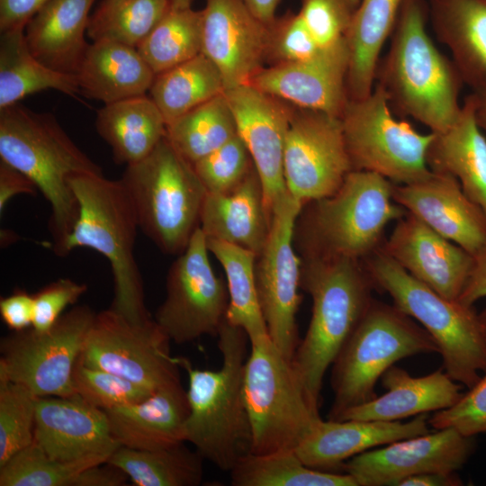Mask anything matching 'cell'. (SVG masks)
I'll use <instances>...</instances> for the list:
<instances>
[{
    "label": "cell",
    "instance_id": "1",
    "mask_svg": "<svg viewBox=\"0 0 486 486\" xmlns=\"http://www.w3.org/2000/svg\"><path fill=\"white\" fill-rule=\"evenodd\" d=\"M428 20V2L403 0L374 84L386 93L394 114L410 117L438 133L447 130L460 112L464 81L453 60L430 38Z\"/></svg>",
    "mask_w": 486,
    "mask_h": 486
},
{
    "label": "cell",
    "instance_id": "2",
    "mask_svg": "<svg viewBox=\"0 0 486 486\" xmlns=\"http://www.w3.org/2000/svg\"><path fill=\"white\" fill-rule=\"evenodd\" d=\"M301 288L311 317L292 364L311 405L319 409L323 380L374 300L376 286L363 261L301 257Z\"/></svg>",
    "mask_w": 486,
    "mask_h": 486
},
{
    "label": "cell",
    "instance_id": "3",
    "mask_svg": "<svg viewBox=\"0 0 486 486\" xmlns=\"http://www.w3.org/2000/svg\"><path fill=\"white\" fill-rule=\"evenodd\" d=\"M222 364L218 370L194 368L177 357L188 376L189 414L184 441L223 471H231L251 453L252 432L243 395V375L249 338L227 320L218 333Z\"/></svg>",
    "mask_w": 486,
    "mask_h": 486
},
{
    "label": "cell",
    "instance_id": "4",
    "mask_svg": "<svg viewBox=\"0 0 486 486\" xmlns=\"http://www.w3.org/2000/svg\"><path fill=\"white\" fill-rule=\"evenodd\" d=\"M0 159L27 176L50 203L49 229L57 255L78 216L71 177L102 175V168L75 144L52 113L19 103L0 109Z\"/></svg>",
    "mask_w": 486,
    "mask_h": 486
},
{
    "label": "cell",
    "instance_id": "5",
    "mask_svg": "<svg viewBox=\"0 0 486 486\" xmlns=\"http://www.w3.org/2000/svg\"><path fill=\"white\" fill-rule=\"evenodd\" d=\"M393 187L381 175L352 170L333 194L305 203L293 232L299 256L363 261L379 249L386 226L408 212Z\"/></svg>",
    "mask_w": 486,
    "mask_h": 486
},
{
    "label": "cell",
    "instance_id": "6",
    "mask_svg": "<svg viewBox=\"0 0 486 486\" xmlns=\"http://www.w3.org/2000/svg\"><path fill=\"white\" fill-rule=\"evenodd\" d=\"M79 211L76 223L57 256L89 248L109 261L114 284L111 308L133 322L150 319L144 302L143 281L134 255L140 229L131 201L119 180L82 174L70 179Z\"/></svg>",
    "mask_w": 486,
    "mask_h": 486
},
{
    "label": "cell",
    "instance_id": "7",
    "mask_svg": "<svg viewBox=\"0 0 486 486\" xmlns=\"http://www.w3.org/2000/svg\"><path fill=\"white\" fill-rule=\"evenodd\" d=\"M376 289L421 325L436 342L444 370L472 387L486 372V338L472 306L449 300L404 270L381 248L363 260Z\"/></svg>",
    "mask_w": 486,
    "mask_h": 486
},
{
    "label": "cell",
    "instance_id": "8",
    "mask_svg": "<svg viewBox=\"0 0 486 486\" xmlns=\"http://www.w3.org/2000/svg\"><path fill=\"white\" fill-rule=\"evenodd\" d=\"M438 353L428 332L411 317L374 299L331 365L333 402L328 419L377 396L375 385L398 361Z\"/></svg>",
    "mask_w": 486,
    "mask_h": 486
},
{
    "label": "cell",
    "instance_id": "9",
    "mask_svg": "<svg viewBox=\"0 0 486 486\" xmlns=\"http://www.w3.org/2000/svg\"><path fill=\"white\" fill-rule=\"evenodd\" d=\"M140 229L165 254L179 255L200 228L207 191L191 163L165 137L120 179Z\"/></svg>",
    "mask_w": 486,
    "mask_h": 486
},
{
    "label": "cell",
    "instance_id": "10",
    "mask_svg": "<svg viewBox=\"0 0 486 486\" xmlns=\"http://www.w3.org/2000/svg\"><path fill=\"white\" fill-rule=\"evenodd\" d=\"M243 395L254 454L295 450L321 418L292 367L269 336L249 342Z\"/></svg>",
    "mask_w": 486,
    "mask_h": 486
},
{
    "label": "cell",
    "instance_id": "11",
    "mask_svg": "<svg viewBox=\"0 0 486 486\" xmlns=\"http://www.w3.org/2000/svg\"><path fill=\"white\" fill-rule=\"evenodd\" d=\"M352 170L382 176L408 184L429 176L427 153L434 133H421L397 120L386 93L374 84L371 94L349 99L340 117Z\"/></svg>",
    "mask_w": 486,
    "mask_h": 486
},
{
    "label": "cell",
    "instance_id": "12",
    "mask_svg": "<svg viewBox=\"0 0 486 486\" xmlns=\"http://www.w3.org/2000/svg\"><path fill=\"white\" fill-rule=\"evenodd\" d=\"M94 316L90 307L76 306L46 331L29 328L2 338L0 378L37 397L75 395L73 371Z\"/></svg>",
    "mask_w": 486,
    "mask_h": 486
},
{
    "label": "cell",
    "instance_id": "13",
    "mask_svg": "<svg viewBox=\"0 0 486 486\" xmlns=\"http://www.w3.org/2000/svg\"><path fill=\"white\" fill-rule=\"evenodd\" d=\"M302 206L288 191L278 199L268 238L255 264L256 288L268 336L290 362L300 342L296 314L302 300V258L293 232Z\"/></svg>",
    "mask_w": 486,
    "mask_h": 486
},
{
    "label": "cell",
    "instance_id": "14",
    "mask_svg": "<svg viewBox=\"0 0 486 486\" xmlns=\"http://www.w3.org/2000/svg\"><path fill=\"white\" fill-rule=\"evenodd\" d=\"M209 253L199 228L168 269L166 298L154 320L176 344L217 337L226 320L228 287L212 269Z\"/></svg>",
    "mask_w": 486,
    "mask_h": 486
},
{
    "label": "cell",
    "instance_id": "15",
    "mask_svg": "<svg viewBox=\"0 0 486 486\" xmlns=\"http://www.w3.org/2000/svg\"><path fill=\"white\" fill-rule=\"evenodd\" d=\"M170 342L155 320L133 322L109 308L95 314L77 360L156 391L180 379Z\"/></svg>",
    "mask_w": 486,
    "mask_h": 486
},
{
    "label": "cell",
    "instance_id": "16",
    "mask_svg": "<svg viewBox=\"0 0 486 486\" xmlns=\"http://www.w3.org/2000/svg\"><path fill=\"white\" fill-rule=\"evenodd\" d=\"M352 171L341 119L295 107L285 137L284 177L303 205L333 194Z\"/></svg>",
    "mask_w": 486,
    "mask_h": 486
},
{
    "label": "cell",
    "instance_id": "17",
    "mask_svg": "<svg viewBox=\"0 0 486 486\" xmlns=\"http://www.w3.org/2000/svg\"><path fill=\"white\" fill-rule=\"evenodd\" d=\"M474 436L455 428L429 431L359 454L341 468L358 486H398L424 472H456L474 450Z\"/></svg>",
    "mask_w": 486,
    "mask_h": 486
},
{
    "label": "cell",
    "instance_id": "18",
    "mask_svg": "<svg viewBox=\"0 0 486 486\" xmlns=\"http://www.w3.org/2000/svg\"><path fill=\"white\" fill-rule=\"evenodd\" d=\"M235 118L237 133L245 143L260 177L266 209L286 192L284 149L293 112L287 103L249 84L224 91Z\"/></svg>",
    "mask_w": 486,
    "mask_h": 486
},
{
    "label": "cell",
    "instance_id": "19",
    "mask_svg": "<svg viewBox=\"0 0 486 486\" xmlns=\"http://www.w3.org/2000/svg\"><path fill=\"white\" fill-rule=\"evenodd\" d=\"M349 60L348 45L343 38L322 47L309 59L263 67L248 84L294 107L340 118L349 100Z\"/></svg>",
    "mask_w": 486,
    "mask_h": 486
},
{
    "label": "cell",
    "instance_id": "20",
    "mask_svg": "<svg viewBox=\"0 0 486 486\" xmlns=\"http://www.w3.org/2000/svg\"><path fill=\"white\" fill-rule=\"evenodd\" d=\"M34 442L59 462L106 463L121 446L104 410L79 395L37 397Z\"/></svg>",
    "mask_w": 486,
    "mask_h": 486
},
{
    "label": "cell",
    "instance_id": "21",
    "mask_svg": "<svg viewBox=\"0 0 486 486\" xmlns=\"http://www.w3.org/2000/svg\"><path fill=\"white\" fill-rule=\"evenodd\" d=\"M202 53L220 70L225 90L248 84L266 61L268 25L243 0H205Z\"/></svg>",
    "mask_w": 486,
    "mask_h": 486
},
{
    "label": "cell",
    "instance_id": "22",
    "mask_svg": "<svg viewBox=\"0 0 486 486\" xmlns=\"http://www.w3.org/2000/svg\"><path fill=\"white\" fill-rule=\"evenodd\" d=\"M381 249L449 300H458L474 265V256L410 212L396 221Z\"/></svg>",
    "mask_w": 486,
    "mask_h": 486
},
{
    "label": "cell",
    "instance_id": "23",
    "mask_svg": "<svg viewBox=\"0 0 486 486\" xmlns=\"http://www.w3.org/2000/svg\"><path fill=\"white\" fill-rule=\"evenodd\" d=\"M393 200L444 238L476 256L486 248V213L446 173L395 184Z\"/></svg>",
    "mask_w": 486,
    "mask_h": 486
},
{
    "label": "cell",
    "instance_id": "24",
    "mask_svg": "<svg viewBox=\"0 0 486 486\" xmlns=\"http://www.w3.org/2000/svg\"><path fill=\"white\" fill-rule=\"evenodd\" d=\"M428 419V413L408 422L320 418L295 452L309 467L342 472V465L359 454L429 432Z\"/></svg>",
    "mask_w": 486,
    "mask_h": 486
},
{
    "label": "cell",
    "instance_id": "25",
    "mask_svg": "<svg viewBox=\"0 0 486 486\" xmlns=\"http://www.w3.org/2000/svg\"><path fill=\"white\" fill-rule=\"evenodd\" d=\"M189 410L187 392L179 379L141 401L104 411L112 435L121 446L152 450L185 442Z\"/></svg>",
    "mask_w": 486,
    "mask_h": 486
},
{
    "label": "cell",
    "instance_id": "26",
    "mask_svg": "<svg viewBox=\"0 0 486 486\" xmlns=\"http://www.w3.org/2000/svg\"><path fill=\"white\" fill-rule=\"evenodd\" d=\"M381 381L385 393L346 410L338 420L399 421L450 408L463 395L460 383L442 369L414 377L392 365Z\"/></svg>",
    "mask_w": 486,
    "mask_h": 486
},
{
    "label": "cell",
    "instance_id": "27",
    "mask_svg": "<svg viewBox=\"0 0 486 486\" xmlns=\"http://www.w3.org/2000/svg\"><path fill=\"white\" fill-rule=\"evenodd\" d=\"M271 220L262 183L254 166L243 182L232 191L207 193L201 212L200 229L207 239L238 246L257 256L268 238Z\"/></svg>",
    "mask_w": 486,
    "mask_h": 486
},
{
    "label": "cell",
    "instance_id": "28",
    "mask_svg": "<svg viewBox=\"0 0 486 486\" xmlns=\"http://www.w3.org/2000/svg\"><path fill=\"white\" fill-rule=\"evenodd\" d=\"M434 133L427 153L431 171L457 179L464 193L486 213V135L475 119L472 93L445 131Z\"/></svg>",
    "mask_w": 486,
    "mask_h": 486
},
{
    "label": "cell",
    "instance_id": "29",
    "mask_svg": "<svg viewBox=\"0 0 486 486\" xmlns=\"http://www.w3.org/2000/svg\"><path fill=\"white\" fill-rule=\"evenodd\" d=\"M428 18L464 84L486 90V0H429Z\"/></svg>",
    "mask_w": 486,
    "mask_h": 486
},
{
    "label": "cell",
    "instance_id": "30",
    "mask_svg": "<svg viewBox=\"0 0 486 486\" xmlns=\"http://www.w3.org/2000/svg\"><path fill=\"white\" fill-rule=\"evenodd\" d=\"M76 76L80 94L104 104L146 94L156 76L137 48L108 40L88 44Z\"/></svg>",
    "mask_w": 486,
    "mask_h": 486
},
{
    "label": "cell",
    "instance_id": "31",
    "mask_svg": "<svg viewBox=\"0 0 486 486\" xmlns=\"http://www.w3.org/2000/svg\"><path fill=\"white\" fill-rule=\"evenodd\" d=\"M94 1L49 0L24 29L32 53L50 68L76 75L88 47L85 34Z\"/></svg>",
    "mask_w": 486,
    "mask_h": 486
},
{
    "label": "cell",
    "instance_id": "32",
    "mask_svg": "<svg viewBox=\"0 0 486 486\" xmlns=\"http://www.w3.org/2000/svg\"><path fill=\"white\" fill-rule=\"evenodd\" d=\"M95 128L119 165H131L150 154L166 137V123L146 94L104 104L96 112Z\"/></svg>",
    "mask_w": 486,
    "mask_h": 486
},
{
    "label": "cell",
    "instance_id": "33",
    "mask_svg": "<svg viewBox=\"0 0 486 486\" xmlns=\"http://www.w3.org/2000/svg\"><path fill=\"white\" fill-rule=\"evenodd\" d=\"M403 0H361L346 35L350 60L346 78L349 99H361L374 87L381 51L395 26Z\"/></svg>",
    "mask_w": 486,
    "mask_h": 486
},
{
    "label": "cell",
    "instance_id": "34",
    "mask_svg": "<svg viewBox=\"0 0 486 486\" xmlns=\"http://www.w3.org/2000/svg\"><path fill=\"white\" fill-rule=\"evenodd\" d=\"M53 89L77 99L80 89L75 74L50 68L31 51L24 29L0 36V109L19 103L29 94Z\"/></svg>",
    "mask_w": 486,
    "mask_h": 486
},
{
    "label": "cell",
    "instance_id": "35",
    "mask_svg": "<svg viewBox=\"0 0 486 486\" xmlns=\"http://www.w3.org/2000/svg\"><path fill=\"white\" fill-rule=\"evenodd\" d=\"M224 91L220 70L203 53L156 75L149 89L166 125Z\"/></svg>",
    "mask_w": 486,
    "mask_h": 486
},
{
    "label": "cell",
    "instance_id": "36",
    "mask_svg": "<svg viewBox=\"0 0 486 486\" xmlns=\"http://www.w3.org/2000/svg\"><path fill=\"white\" fill-rule=\"evenodd\" d=\"M184 443L152 450L121 446L106 462L122 470L136 486H197L204 458Z\"/></svg>",
    "mask_w": 486,
    "mask_h": 486
},
{
    "label": "cell",
    "instance_id": "37",
    "mask_svg": "<svg viewBox=\"0 0 486 486\" xmlns=\"http://www.w3.org/2000/svg\"><path fill=\"white\" fill-rule=\"evenodd\" d=\"M206 244L222 266L229 293L226 320L239 327L249 342L267 336L255 281L256 254L227 242L207 239Z\"/></svg>",
    "mask_w": 486,
    "mask_h": 486
},
{
    "label": "cell",
    "instance_id": "38",
    "mask_svg": "<svg viewBox=\"0 0 486 486\" xmlns=\"http://www.w3.org/2000/svg\"><path fill=\"white\" fill-rule=\"evenodd\" d=\"M234 486H358L346 472L309 467L295 450L249 453L230 471Z\"/></svg>",
    "mask_w": 486,
    "mask_h": 486
},
{
    "label": "cell",
    "instance_id": "39",
    "mask_svg": "<svg viewBox=\"0 0 486 486\" xmlns=\"http://www.w3.org/2000/svg\"><path fill=\"white\" fill-rule=\"evenodd\" d=\"M237 134L235 118L223 93L168 123L166 138L193 165Z\"/></svg>",
    "mask_w": 486,
    "mask_h": 486
},
{
    "label": "cell",
    "instance_id": "40",
    "mask_svg": "<svg viewBox=\"0 0 486 486\" xmlns=\"http://www.w3.org/2000/svg\"><path fill=\"white\" fill-rule=\"evenodd\" d=\"M202 10L171 9L137 50L155 75L202 53Z\"/></svg>",
    "mask_w": 486,
    "mask_h": 486
},
{
    "label": "cell",
    "instance_id": "41",
    "mask_svg": "<svg viewBox=\"0 0 486 486\" xmlns=\"http://www.w3.org/2000/svg\"><path fill=\"white\" fill-rule=\"evenodd\" d=\"M172 9L171 0H102L90 15L87 35L134 48Z\"/></svg>",
    "mask_w": 486,
    "mask_h": 486
},
{
    "label": "cell",
    "instance_id": "42",
    "mask_svg": "<svg viewBox=\"0 0 486 486\" xmlns=\"http://www.w3.org/2000/svg\"><path fill=\"white\" fill-rule=\"evenodd\" d=\"M97 464L56 461L33 441L0 465V486H72L83 470Z\"/></svg>",
    "mask_w": 486,
    "mask_h": 486
},
{
    "label": "cell",
    "instance_id": "43",
    "mask_svg": "<svg viewBox=\"0 0 486 486\" xmlns=\"http://www.w3.org/2000/svg\"><path fill=\"white\" fill-rule=\"evenodd\" d=\"M37 396L0 378V465L34 441Z\"/></svg>",
    "mask_w": 486,
    "mask_h": 486
},
{
    "label": "cell",
    "instance_id": "44",
    "mask_svg": "<svg viewBox=\"0 0 486 486\" xmlns=\"http://www.w3.org/2000/svg\"><path fill=\"white\" fill-rule=\"evenodd\" d=\"M72 381L76 394L104 410L141 401L155 392L116 374L86 366L78 360Z\"/></svg>",
    "mask_w": 486,
    "mask_h": 486
},
{
    "label": "cell",
    "instance_id": "45",
    "mask_svg": "<svg viewBox=\"0 0 486 486\" xmlns=\"http://www.w3.org/2000/svg\"><path fill=\"white\" fill-rule=\"evenodd\" d=\"M193 166L207 193L223 194L239 185L254 167V163L237 134Z\"/></svg>",
    "mask_w": 486,
    "mask_h": 486
},
{
    "label": "cell",
    "instance_id": "46",
    "mask_svg": "<svg viewBox=\"0 0 486 486\" xmlns=\"http://www.w3.org/2000/svg\"><path fill=\"white\" fill-rule=\"evenodd\" d=\"M321 48L298 13L276 17L268 25L266 61L270 66L309 59Z\"/></svg>",
    "mask_w": 486,
    "mask_h": 486
},
{
    "label": "cell",
    "instance_id": "47",
    "mask_svg": "<svg viewBox=\"0 0 486 486\" xmlns=\"http://www.w3.org/2000/svg\"><path fill=\"white\" fill-rule=\"evenodd\" d=\"M361 0H301V15L321 47L346 37Z\"/></svg>",
    "mask_w": 486,
    "mask_h": 486
},
{
    "label": "cell",
    "instance_id": "48",
    "mask_svg": "<svg viewBox=\"0 0 486 486\" xmlns=\"http://www.w3.org/2000/svg\"><path fill=\"white\" fill-rule=\"evenodd\" d=\"M428 421L433 429L453 428L468 436L486 433V372L454 405L434 412Z\"/></svg>",
    "mask_w": 486,
    "mask_h": 486
},
{
    "label": "cell",
    "instance_id": "49",
    "mask_svg": "<svg viewBox=\"0 0 486 486\" xmlns=\"http://www.w3.org/2000/svg\"><path fill=\"white\" fill-rule=\"evenodd\" d=\"M88 287L70 278L53 281L33 294L34 312L32 328L37 331L50 329L69 305L75 304Z\"/></svg>",
    "mask_w": 486,
    "mask_h": 486
},
{
    "label": "cell",
    "instance_id": "50",
    "mask_svg": "<svg viewBox=\"0 0 486 486\" xmlns=\"http://www.w3.org/2000/svg\"><path fill=\"white\" fill-rule=\"evenodd\" d=\"M34 312L33 294L15 289L0 299V315L4 323L13 331L32 328Z\"/></svg>",
    "mask_w": 486,
    "mask_h": 486
},
{
    "label": "cell",
    "instance_id": "51",
    "mask_svg": "<svg viewBox=\"0 0 486 486\" xmlns=\"http://www.w3.org/2000/svg\"><path fill=\"white\" fill-rule=\"evenodd\" d=\"M49 0H0V32L25 29Z\"/></svg>",
    "mask_w": 486,
    "mask_h": 486
},
{
    "label": "cell",
    "instance_id": "52",
    "mask_svg": "<svg viewBox=\"0 0 486 486\" xmlns=\"http://www.w3.org/2000/svg\"><path fill=\"white\" fill-rule=\"evenodd\" d=\"M39 192L36 184L23 173L0 159V213L4 212L8 202L18 194L35 196Z\"/></svg>",
    "mask_w": 486,
    "mask_h": 486
},
{
    "label": "cell",
    "instance_id": "53",
    "mask_svg": "<svg viewBox=\"0 0 486 486\" xmlns=\"http://www.w3.org/2000/svg\"><path fill=\"white\" fill-rule=\"evenodd\" d=\"M128 479L122 470L106 462L83 470L74 479L72 486H123Z\"/></svg>",
    "mask_w": 486,
    "mask_h": 486
},
{
    "label": "cell",
    "instance_id": "54",
    "mask_svg": "<svg viewBox=\"0 0 486 486\" xmlns=\"http://www.w3.org/2000/svg\"><path fill=\"white\" fill-rule=\"evenodd\" d=\"M482 298H486V248L474 256L472 270L457 301L472 306Z\"/></svg>",
    "mask_w": 486,
    "mask_h": 486
},
{
    "label": "cell",
    "instance_id": "55",
    "mask_svg": "<svg viewBox=\"0 0 486 486\" xmlns=\"http://www.w3.org/2000/svg\"><path fill=\"white\" fill-rule=\"evenodd\" d=\"M457 472H424L402 480L398 486H459Z\"/></svg>",
    "mask_w": 486,
    "mask_h": 486
},
{
    "label": "cell",
    "instance_id": "56",
    "mask_svg": "<svg viewBox=\"0 0 486 486\" xmlns=\"http://www.w3.org/2000/svg\"><path fill=\"white\" fill-rule=\"evenodd\" d=\"M255 16L266 25L276 18L275 12L281 0H243Z\"/></svg>",
    "mask_w": 486,
    "mask_h": 486
},
{
    "label": "cell",
    "instance_id": "57",
    "mask_svg": "<svg viewBox=\"0 0 486 486\" xmlns=\"http://www.w3.org/2000/svg\"><path fill=\"white\" fill-rule=\"evenodd\" d=\"M475 102V119L486 135V90L472 92Z\"/></svg>",
    "mask_w": 486,
    "mask_h": 486
},
{
    "label": "cell",
    "instance_id": "58",
    "mask_svg": "<svg viewBox=\"0 0 486 486\" xmlns=\"http://www.w3.org/2000/svg\"><path fill=\"white\" fill-rule=\"evenodd\" d=\"M172 9H186L192 7L193 0H171Z\"/></svg>",
    "mask_w": 486,
    "mask_h": 486
},
{
    "label": "cell",
    "instance_id": "59",
    "mask_svg": "<svg viewBox=\"0 0 486 486\" xmlns=\"http://www.w3.org/2000/svg\"><path fill=\"white\" fill-rule=\"evenodd\" d=\"M480 322L486 338V309L479 314Z\"/></svg>",
    "mask_w": 486,
    "mask_h": 486
}]
</instances>
